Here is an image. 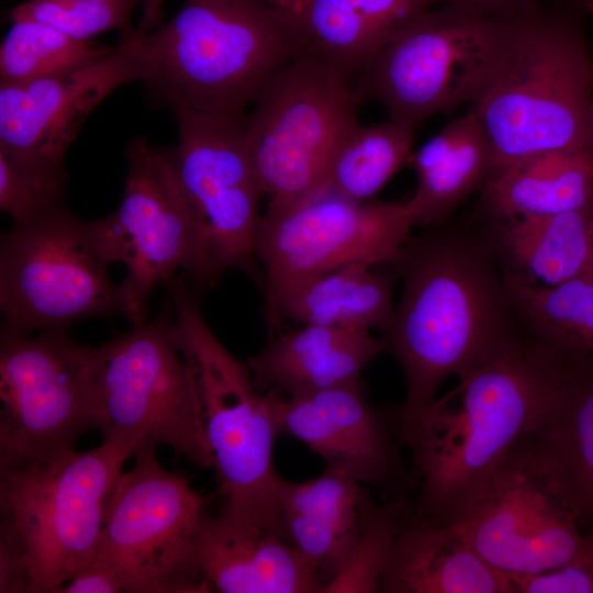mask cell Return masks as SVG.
Instances as JSON below:
<instances>
[{
    "mask_svg": "<svg viewBox=\"0 0 593 593\" xmlns=\"http://www.w3.org/2000/svg\"><path fill=\"white\" fill-rule=\"evenodd\" d=\"M592 357L514 332L441 398L395 413L418 492L413 512L458 523L513 445L536 432Z\"/></svg>",
    "mask_w": 593,
    "mask_h": 593,
    "instance_id": "6da1fadb",
    "label": "cell"
},
{
    "mask_svg": "<svg viewBox=\"0 0 593 593\" xmlns=\"http://www.w3.org/2000/svg\"><path fill=\"white\" fill-rule=\"evenodd\" d=\"M390 266L403 291L382 332L384 353L403 372L404 404H425L447 378H462L508 339L512 303L490 251L469 239L411 237Z\"/></svg>",
    "mask_w": 593,
    "mask_h": 593,
    "instance_id": "7a4b0ae2",
    "label": "cell"
},
{
    "mask_svg": "<svg viewBox=\"0 0 593 593\" xmlns=\"http://www.w3.org/2000/svg\"><path fill=\"white\" fill-rule=\"evenodd\" d=\"M593 64L579 22L539 9L511 16L471 103L495 174L526 158L593 148Z\"/></svg>",
    "mask_w": 593,
    "mask_h": 593,
    "instance_id": "3957f363",
    "label": "cell"
},
{
    "mask_svg": "<svg viewBox=\"0 0 593 593\" xmlns=\"http://www.w3.org/2000/svg\"><path fill=\"white\" fill-rule=\"evenodd\" d=\"M122 42L139 80L171 110L237 120L267 79L305 51L265 0H183L168 22Z\"/></svg>",
    "mask_w": 593,
    "mask_h": 593,
    "instance_id": "277c9868",
    "label": "cell"
},
{
    "mask_svg": "<svg viewBox=\"0 0 593 593\" xmlns=\"http://www.w3.org/2000/svg\"><path fill=\"white\" fill-rule=\"evenodd\" d=\"M141 440H103L0 470V593H59L94 559L108 504Z\"/></svg>",
    "mask_w": 593,
    "mask_h": 593,
    "instance_id": "5b68a950",
    "label": "cell"
},
{
    "mask_svg": "<svg viewBox=\"0 0 593 593\" xmlns=\"http://www.w3.org/2000/svg\"><path fill=\"white\" fill-rule=\"evenodd\" d=\"M165 287L174 306L175 340L193 371L217 493L224 500L221 511L287 539L278 504L282 478L273 463L282 434L281 392L256 387L247 362L206 323L183 275Z\"/></svg>",
    "mask_w": 593,
    "mask_h": 593,
    "instance_id": "8992f818",
    "label": "cell"
},
{
    "mask_svg": "<svg viewBox=\"0 0 593 593\" xmlns=\"http://www.w3.org/2000/svg\"><path fill=\"white\" fill-rule=\"evenodd\" d=\"M170 296L150 320L87 346L94 429L103 440L149 437L201 468H212L193 371L172 332Z\"/></svg>",
    "mask_w": 593,
    "mask_h": 593,
    "instance_id": "52a82bcc",
    "label": "cell"
},
{
    "mask_svg": "<svg viewBox=\"0 0 593 593\" xmlns=\"http://www.w3.org/2000/svg\"><path fill=\"white\" fill-rule=\"evenodd\" d=\"M361 99L354 78L309 49L267 79L243 121L267 208L318 190L336 146L359 123Z\"/></svg>",
    "mask_w": 593,
    "mask_h": 593,
    "instance_id": "ba28073f",
    "label": "cell"
},
{
    "mask_svg": "<svg viewBox=\"0 0 593 593\" xmlns=\"http://www.w3.org/2000/svg\"><path fill=\"white\" fill-rule=\"evenodd\" d=\"M113 258L98 220L61 205L0 238V333L68 329L89 317L123 316Z\"/></svg>",
    "mask_w": 593,
    "mask_h": 593,
    "instance_id": "9c48e42d",
    "label": "cell"
},
{
    "mask_svg": "<svg viewBox=\"0 0 593 593\" xmlns=\"http://www.w3.org/2000/svg\"><path fill=\"white\" fill-rule=\"evenodd\" d=\"M158 444L141 440L105 512L97 556L130 593L212 592L195 561L204 500L187 478L165 469Z\"/></svg>",
    "mask_w": 593,
    "mask_h": 593,
    "instance_id": "30bf717a",
    "label": "cell"
},
{
    "mask_svg": "<svg viewBox=\"0 0 593 593\" xmlns=\"http://www.w3.org/2000/svg\"><path fill=\"white\" fill-rule=\"evenodd\" d=\"M511 16L440 4L405 24L357 79L390 120L413 131L430 116L473 102Z\"/></svg>",
    "mask_w": 593,
    "mask_h": 593,
    "instance_id": "8fae6325",
    "label": "cell"
},
{
    "mask_svg": "<svg viewBox=\"0 0 593 593\" xmlns=\"http://www.w3.org/2000/svg\"><path fill=\"white\" fill-rule=\"evenodd\" d=\"M127 166L120 206L98 222L113 261L126 268L119 283L123 316L136 325L147 318L154 289L165 286L178 270L202 288L215 282L200 220L169 152L137 137L127 147Z\"/></svg>",
    "mask_w": 593,
    "mask_h": 593,
    "instance_id": "7c38bea8",
    "label": "cell"
},
{
    "mask_svg": "<svg viewBox=\"0 0 593 593\" xmlns=\"http://www.w3.org/2000/svg\"><path fill=\"white\" fill-rule=\"evenodd\" d=\"M415 225L406 201H355L318 193L267 208L255 233L264 311L294 287L347 264H393Z\"/></svg>",
    "mask_w": 593,
    "mask_h": 593,
    "instance_id": "4fadbf2b",
    "label": "cell"
},
{
    "mask_svg": "<svg viewBox=\"0 0 593 593\" xmlns=\"http://www.w3.org/2000/svg\"><path fill=\"white\" fill-rule=\"evenodd\" d=\"M455 524L488 562L508 575L557 568L585 542L561 475L535 432L513 445Z\"/></svg>",
    "mask_w": 593,
    "mask_h": 593,
    "instance_id": "5bb4252c",
    "label": "cell"
},
{
    "mask_svg": "<svg viewBox=\"0 0 593 593\" xmlns=\"http://www.w3.org/2000/svg\"><path fill=\"white\" fill-rule=\"evenodd\" d=\"M86 354L68 329L0 333V470L72 448L94 429Z\"/></svg>",
    "mask_w": 593,
    "mask_h": 593,
    "instance_id": "9a60e30c",
    "label": "cell"
},
{
    "mask_svg": "<svg viewBox=\"0 0 593 593\" xmlns=\"http://www.w3.org/2000/svg\"><path fill=\"white\" fill-rule=\"evenodd\" d=\"M178 142L169 156L200 220L210 273L236 269L262 289L255 255L259 201L264 197L249 155L244 119L191 109L172 110Z\"/></svg>",
    "mask_w": 593,
    "mask_h": 593,
    "instance_id": "2e32d148",
    "label": "cell"
},
{
    "mask_svg": "<svg viewBox=\"0 0 593 593\" xmlns=\"http://www.w3.org/2000/svg\"><path fill=\"white\" fill-rule=\"evenodd\" d=\"M139 80L125 42L85 67L0 85V153L30 166L65 169L66 153L92 111L119 87Z\"/></svg>",
    "mask_w": 593,
    "mask_h": 593,
    "instance_id": "e0dca14e",
    "label": "cell"
},
{
    "mask_svg": "<svg viewBox=\"0 0 593 593\" xmlns=\"http://www.w3.org/2000/svg\"><path fill=\"white\" fill-rule=\"evenodd\" d=\"M281 426L325 469L376 489L384 501L406 497L414 482L400 457L395 419L368 401L361 381L283 399Z\"/></svg>",
    "mask_w": 593,
    "mask_h": 593,
    "instance_id": "ac0fdd59",
    "label": "cell"
},
{
    "mask_svg": "<svg viewBox=\"0 0 593 593\" xmlns=\"http://www.w3.org/2000/svg\"><path fill=\"white\" fill-rule=\"evenodd\" d=\"M195 561L212 592L316 593L312 563L287 539L251 521L221 511L199 530Z\"/></svg>",
    "mask_w": 593,
    "mask_h": 593,
    "instance_id": "d6986e66",
    "label": "cell"
},
{
    "mask_svg": "<svg viewBox=\"0 0 593 593\" xmlns=\"http://www.w3.org/2000/svg\"><path fill=\"white\" fill-rule=\"evenodd\" d=\"M411 511L390 551L380 591L515 592L510 575L488 562L457 524L435 523Z\"/></svg>",
    "mask_w": 593,
    "mask_h": 593,
    "instance_id": "ffe728a7",
    "label": "cell"
},
{
    "mask_svg": "<svg viewBox=\"0 0 593 593\" xmlns=\"http://www.w3.org/2000/svg\"><path fill=\"white\" fill-rule=\"evenodd\" d=\"M381 353L382 339L369 331L299 325L270 336L246 362L260 391L293 396L359 382Z\"/></svg>",
    "mask_w": 593,
    "mask_h": 593,
    "instance_id": "44dd1931",
    "label": "cell"
},
{
    "mask_svg": "<svg viewBox=\"0 0 593 593\" xmlns=\"http://www.w3.org/2000/svg\"><path fill=\"white\" fill-rule=\"evenodd\" d=\"M365 492L362 484L327 469L303 482L281 479L278 504L286 538L315 568L321 592L354 553Z\"/></svg>",
    "mask_w": 593,
    "mask_h": 593,
    "instance_id": "7402d4cb",
    "label": "cell"
},
{
    "mask_svg": "<svg viewBox=\"0 0 593 593\" xmlns=\"http://www.w3.org/2000/svg\"><path fill=\"white\" fill-rule=\"evenodd\" d=\"M356 261L287 291L264 311L270 336L283 321L299 325L383 332L393 311L396 275Z\"/></svg>",
    "mask_w": 593,
    "mask_h": 593,
    "instance_id": "603a6c76",
    "label": "cell"
},
{
    "mask_svg": "<svg viewBox=\"0 0 593 593\" xmlns=\"http://www.w3.org/2000/svg\"><path fill=\"white\" fill-rule=\"evenodd\" d=\"M435 0H312L295 23L304 48L356 81L378 53Z\"/></svg>",
    "mask_w": 593,
    "mask_h": 593,
    "instance_id": "cb8c5ba5",
    "label": "cell"
},
{
    "mask_svg": "<svg viewBox=\"0 0 593 593\" xmlns=\"http://www.w3.org/2000/svg\"><path fill=\"white\" fill-rule=\"evenodd\" d=\"M485 200L502 221L593 204V148L541 154L492 174Z\"/></svg>",
    "mask_w": 593,
    "mask_h": 593,
    "instance_id": "d4e9b609",
    "label": "cell"
},
{
    "mask_svg": "<svg viewBox=\"0 0 593 593\" xmlns=\"http://www.w3.org/2000/svg\"><path fill=\"white\" fill-rule=\"evenodd\" d=\"M411 164L417 177L406 204L416 225L446 217L467 195L488 180L491 154L471 111L457 118L429 138Z\"/></svg>",
    "mask_w": 593,
    "mask_h": 593,
    "instance_id": "484cf974",
    "label": "cell"
},
{
    "mask_svg": "<svg viewBox=\"0 0 593 593\" xmlns=\"http://www.w3.org/2000/svg\"><path fill=\"white\" fill-rule=\"evenodd\" d=\"M503 222L496 245L513 269L510 278L546 287L592 269L593 204Z\"/></svg>",
    "mask_w": 593,
    "mask_h": 593,
    "instance_id": "4316f807",
    "label": "cell"
},
{
    "mask_svg": "<svg viewBox=\"0 0 593 593\" xmlns=\"http://www.w3.org/2000/svg\"><path fill=\"white\" fill-rule=\"evenodd\" d=\"M555 462L581 526L593 522V358L535 432Z\"/></svg>",
    "mask_w": 593,
    "mask_h": 593,
    "instance_id": "83f0119b",
    "label": "cell"
},
{
    "mask_svg": "<svg viewBox=\"0 0 593 593\" xmlns=\"http://www.w3.org/2000/svg\"><path fill=\"white\" fill-rule=\"evenodd\" d=\"M414 133L392 120L373 125L358 123L336 146L314 194L372 200L405 164L411 163Z\"/></svg>",
    "mask_w": 593,
    "mask_h": 593,
    "instance_id": "f1b7e54d",
    "label": "cell"
},
{
    "mask_svg": "<svg viewBox=\"0 0 593 593\" xmlns=\"http://www.w3.org/2000/svg\"><path fill=\"white\" fill-rule=\"evenodd\" d=\"M505 286L513 309L534 336L593 358V270L555 286L510 277Z\"/></svg>",
    "mask_w": 593,
    "mask_h": 593,
    "instance_id": "f546056e",
    "label": "cell"
},
{
    "mask_svg": "<svg viewBox=\"0 0 593 593\" xmlns=\"http://www.w3.org/2000/svg\"><path fill=\"white\" fill-rule=\"evenodd\" d=\"M115 47L72 38L30 19H12L0 46V85L68 72L108 56Z\"/></svg>",
    "mask_w": 593,
    "mask_h": 593,
    "instance_id": "4dcf8cb0",
    "label": "cell"
},
{
    "mask_svg": "<svg viewBox=\"0 0 593 593\" xmlns=\"http://www.w3.org/2000/svg\"><path fill=\"white\" fill-rule=\"evenodd\" d=\"M411 511L407 497L376 504L366 495L360 535L349 561L323 593L380 592L381 578L402 523Z\"/></svg>",
    "mask_w": 593,
    "mask_h": 593,
    "instance_id": "1f68e13d",
    "label": "cell"
},
{
    "mask_svg": "<svg viewBox=\"0 0 593 593\" xmlns=\"http://www.w3.org/2000/svg\"><path fill=\"white\" fill-rule=\"evenodd\" d=\"M138 0H27L12 9V19H30L48 24L81 40L120 30L131 34V14Z\"/></svg>",
    "mask_w": 593,
    "mask_h": 593,
    "instance_id": "d6a6232c",
    "label": "cell"
},
{
    "mask_svg": "<svg viewBox=\"0 0 593 593\" xmlns=\"http://www.w3.org/2000/svg\"><path fill=\"white\" fill-rule=\"evenodd\" d=\"M68 174L18 163L0 153V209L13 226L30 224L64 205Z\"/></svg>",
    "mask_w": 593,
    "mask_h": 593,
    "instance_id": "836d02e7",
    "label": "cell"
},
{
    "mask_svg": "<svg viewBox=\"0 0 593 593\" xmlns=\"http://www.w3.org/2000/svg\"><path fill=\"white\" fill-rule=\"evenodd\" d=\"M517 593H593V529L568 562L537 573L510 575Z\"/></svg>",
    "mask_w": 593,
    "mask_h": 593,
    "instance_id": "e575fe53",
    "label": "cell"
},
{
    "mask_svg": "<svg viewBox=\"0 0 593 593\" xmlns=\"http://www.w3.org/2000/svg\"><path fill=\"white\" fill-rule=\"evenodd\" d=\"M125 592L116 571L103 559H94L75 574L59 593H121Z\"/></svg>",
    "mask_w": 593,
    "mask_h": 593,
    "instance_id": "d590c367",
    "label": "cell"
},
{
    "mask_svg": "<svg viewBox=\"0 0 593 593\" xmlns=\"http://www.w3.org/2000/svg\"><path fill=\"white\" fill-rule=\"evenodd\" d=\"M436 4L493 16H515L539 9L537 0H435Z\"/></svg>",
    "mask_w": 593,
    "mask_h": 593,
    "instance_id": "8d00e7d4",
    "label": "cell"
},
{
    "mask_svg": "<svg viewBox=\"0 0 593 593\" xmlns=\"http://www.w3.org/2000/svg\"><path fill=\"white\" fill-rule=\"evenodd\" d=\"M144 3V13L138 27L133 31L135 35L146 34L159 26L160 7L163 0H138Z\"/></svg>",
    "mask_w": 593,
    "mask_h": 593,
    "instance_id": "74e56055",
    "label": "cell"
},
{
    "mask_svg": "<svg viewBox=\"0 0 593 593\" xmlns=\"http://www.w3.org/2000/svg\"><path fill=\"white\" fill-rule=\"evenodd\" d=\"M312 0H280L279 11L295 31V23ZM296 33V32H295Z\"/></svg>",
    "mask_w": 593,
    "mask_h": 593,
    "instance_id": "f35d334b",
    "label": "cell"
},
{
    "mask_svg": "<svg viewBox=\"0 0 593 593\" xmlns=\"http://www.w3.org/2000/svg\"><path fill=\"white\" fill-rule=\"evenodd\" d=\"M578 1L581 3V5H583L588 10L593 11V0H578Z\"/></svg>",
    "mask_w": 593,
    "mask_h": 593,
    "instance_id": "ab89813d",
    "label": "cell"
},
{
    "mask_svg": "<svg viewBox=\"0 0 593 593\" xmlns=\"http://www.w3.org/2000/svg\"><path fill=\"white\" fill-rule=\"evenodd\" d=\"M270 5L275 7L276 9H279L280 7V0H265Z\"/></svg>",
    "mask_w": 593,
    "mask_h": 593,
    "instance_id": "60d3db41",
    "label": "cell"
},
{
    "mask_svg": "<svg viewBox=\"0 0 593 593\" xmlns=\"http://www.w3.org/2000/svg\"><path fill=\"white\" fill-rule=\"evenodd\" d=\"M592 130H593V110H592Z\"/></svg>",
    "mask_w": 593,
    "mask_h": 593,
    "instance_id": "b9f144b4",
    "label": "cell"
},
{
    "mask_svg": "<svg viewBox=\"0 0 593 593\" xmlns=\"http://www.w3.org/2000/svg\"><path fill=\"white\" fill-rule=\"evenodd\" d=\"M591 270H593V261H592V269Z\"/></svg>",
    "mask_w": 593,
    "mask_h": 593,
    "instance_id": "7bdbcfd3",
    "label": "cell"
}]
</instances>
